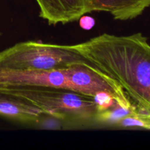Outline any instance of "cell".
I'll use <instances>...</instances> for the list:
<instances>
[{
  "instance_id": "1",
  "label": "cell",
  "mask_w": 150,
  "mask_h": 150,
  "mask_svg": "<svg viewBox=\"0 0 150 150\" xmlns=\"http://www.w3.org/2000/svg\"><path fill=\"white\" fill-rule=\"evenodd\" d=\"M73 46L116 81L135 105L150 111V45L146 37L104 33Z\"/></svg>"
},
{
  "instance_id": "2",
  "label": "cell",
  "mask_w": 150,
  "mask_h": 150,
  "mask_svg": "<svg viewBox=\"0 0 150 150\" xmlns=\"http://www.w3.org/2000/svg\"><path fill=\"white\" fill-rule=\"evenodd\" d=\"M0 92L31 103L69 127H91L98 124L101 110L98 100L74 91L47 87H14Z\"/></svg>"
},
{
  "instance_id": "3",
  "label": "cell",
  "mask_w": 150,
  "mask_h": 150,
  "mask_svg": "<svg viewBox=\"0 0 150 150\" xmlns=\"http://www.w3.org/2000/svg\"><path fill=\"white\" fill-rule=\"evenodd\" d=\"M89 62L73 45L25 41L0 52V69L53 70Z\"/></svg>"
},
{
  "instance_id": "4",
  "label": "cell",
  "mask_w": 150,
  "mask_h": 150,
  "mask_svg": "<svg viewBox=\"0 0 150 150\" xmlns=\"http://www.w3.org/2000/svg\"><path fill=\"white\" fill-rule=\"evenodd\" d=\"M14 87H47L73 91L67 68L53 70L0 69V90Z\"/></svg>"
},
{
  "instance_id": "5",
  "label": "cell",
  "mask_w": 150,
  "mask_h": 150,
  "mask_svg": "<svg viewBox=\"0 0 150 150\" xmlns=\"http://www.w3.org/2000/svg\"><path fill=\"white\" fill-rule=\"evenodd\" d=\"M39 16L49 25L78 21L87 14L86 0H35Z\"/></svg>"
},
{
  "instance_id": "6",
  "label": "cell",
  "mask_w": 150,
  "mask_h": 150,
  "mask_svg": "<svg viewBox=\"0 0 150 150\" xmlns=\"http://www.w3.org/2000/svg\"><path fill=\"white\" fill-rule=\"evenodd\" d=\"M87 13L105 12L114 20L125 21L141 16L150 7V0H86Z\"/></svg>"
},
{
  "instance_id": "7",
  "label": "cell",
  "mask_w": 150,
  "mask_h": 150,
  "mask_svg": "<svg viewBox=\"0 0 150 150\" xmlns=\"http://www.w3.org/2000/svg\"><path fill=\"white\" fill-rule=\"evenodd\" d=\"M0 117L15 122L34 125L47 116L29 103L0 92Z\"/></svg>"
},
{
  "instance_id": "8",
  "label": "cell",
  "mask_w": 150,
  "mask_h": 150,
  "mask_svg": "<svg viewBox=\"0 0 150 150\" xmlns=\"http://www.w3.org/2000/svg\"><path fill=\"white\" fill-rule=\"evenodd\" d=\"M114 126L122 128H143L150 130V111L136 106L134 111L119 120Z\"/></svg>"
},
{
  "instance_id": "9",
  "label": "cell",
  "mask_w": 150,
  "mask_h": 150,
  "mask_svg": "<svg viewBox=\"0 0 150 150\" xmlns=\"http://www.w3.org/2000/svg\"><path fill=\"white\" fill-rule=\"evenodd\" d=\"M85 23L84 24L83 23V24L81 25L84 29H90V28H92L94 26V20L89 17H87V22H83L82 21H80V23Z\"/></svg>"
},
{
  "instance_id": "10",
  "label": "cell",
  "mask_w": 150,
  "mask_h": 150,
  "mask_svg": "<svg viewBox=\"0 0 150 150\" xmlns=\"http://www.w3.org/2000/svg\"><path fill=\"white\" fill-rule=\"evenodd\" d=\"M0 35H1V32H0Z\"/></svg>"
}]
</instances>
